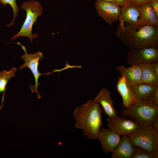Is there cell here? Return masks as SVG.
Returning a JSON list of instances; mask_svg holds the SVG:
<instances>
[{
  "instance_id": "cell-21",
  "label": "cell",
  "mask_w": 158,
  "mask_h": 158,
  "mask_svg": "<svg viewBox=\"0 0 158 158\" xmlns=\"http://www.w3.org/2000/svg\"><path fill=\"white\" fill-rule=\"evenodd\" d=\"M131 158H155L153 154L141 148H137Z\"/></svg>"
},
{
  "instance_id": "cell-17",
  "label": "cell",
  "mask_w": 158,
  "mask_h": 158,
  "mask_svg": "<svg viewBox=\"0 0 158 158\" xmlns=\"http://www.w3.org/2000/svg\"><path fill=\"white\" fill-rule=\"evenodd\" d=\"M157 87L142 83L134 85L131 88L136 101L152 102L153 95Z\"/></svg>"
},
{
  "instance_id": "cell-6",
  "label": "cell",
  "mask_w": 158,
  "mask_h": 158,
  "mask_svg": "<svg viewBox=\"0 0 158 158\" xmlns=\"http://www.w3.org/2000/svg\"><path fill=\"white\" fill-rule=\"evenodd\" d=\"M15 43L20 46L25 52L24 54L21 58V59L25 61V63L23 64L20 66L19 69L22 70L25 67H27L30 70L35 79V84L32 85L30 84L29 87L32 93L35 92L37 93L38 98L40 99L41 98V96L37 90V87L40 85L38 83V80L40 75L44 74L49 75L51 72L42 73H40L39 71V61L40 60H42L43 58L42 53L38 51L37 52L33 54H28L27 52L26 47L24 45L21 44L19 42Z\"/></svg>"
},
{
  "instance_id": "cell-16",
  "label": "cell",
  "mask_w": 158,
  "mask_h": 158,
  "mask_svg": "<svg viewBox=\"0 0 158 158\" xmlns=\"http://www.w3.org/2000/svg\"><path fill=\"white\" fill-rule=\"evenodd\" d=\"M139 12L134 6L126 4L121 7L118 19L119 23H129L128 25H133L138 23Z\"/></svg>"
},
{
  "instance_id": "cell-11",
  "label": "cell",
  "mask_w": 158,
  "mask_h": 158,
  "mask_svg": "<svg viewBox=\"0 0 158 158\" xmlns=\"http://www.w3.org/2000/svg\"><path fill=\"white\" fill-rule=\"evenodd\" d=\"M116 69L121 76L124 77L129 87L142 84L141 81V69L139 65H132L128 67L123 65L118 66Z\"/></svg>"
},
{
  "instance_id": "cell-13",
  "label": "cell",
  "mask_w": 158,
  "mask_h": 158,
  "mask_svg": "<svg viewBox=\"0 0 158 158\" xmlns=\"http://www.w3.org/2000/svg\"><path fill=\"white\" fill-rule=\"evenodd\" d=\"M137 147L133 146L128 135L122 136L120 141L111 152L112 158H131Z\"/></svg>"
},
{
  "instance_id": "cell-15",
  "label": "cell",
  "mask_w": 158,
  "mask_h": 158,
  "mask_svg": "<svg viewBox=\"0 0 158 158\" xmlns=\"http://www.w3.org/2000/svg\"><path fill=\"white\" fill-rule=\"evenodd\" d=\"M116 88L125 108L130 107L135 102L131 87L128 85L124 77L121 76L119 78L116 83Z\"/></svg>"
},
{
  "instance_id": "cell-7",
  "label": "cell",
  "mask_w": 158,
  "mask_h": 158,
  "mask_svg": "<svg viewBox=\"0 0 158 158\" xmlns=\"http://www.w3.org/2000/svg\"><path fill=\"white\" fill-rule=\"evenodd\" d=\"M126 59V63L131 65L158 61V48L150 47L130 49Z\"/></svg>"
},
{
  "instance_id": "cell-9",
  "label": "cell",
  "mask_w": 158,
  "mask_h": 158,
  "mask_svg": "<svg viewBox=\"0 0 158 158\" xmlns=\"http://www.w3.org/2000/svg\"><path fill=\"white\" fill-rule=\"evenodd\" d=\"M95 7L99 16L109 25L118 18L121 7L115 2L97 0Z\"/></svg>"
},
{
  "instance_id": "cell-23",
  "label": "cell",
  "mask_w": 158,
  "mask_h": 158,
  "mask_svg": "<svg viewBox=\"0 0 158 158\" xmlns=\"http://www.w3.org/2000/svg\"><path fill=\"white\" fill-rule=\"evenodd\" d=\"M150 0H130L127 4H129L135 6L149 2Z\"/></svg>"
},
{
  "instance_id": "cell-20",
  "label": "cell",
  "mask_w": 158,
  "mask_h": 158,
  "mask_svg": "<svg viewBox=\"0 0 158 158\" xmlns=\"http://www.w3.org/2000/svg\"><path fill=\"white\" fill-rule=\"evenodd\" d=\"M0 3L4 6H6L7 4H9L12 8L13 17L11 22L7 25V27L12 26L16 17L18 15V12L20 9L18 7L16 3V0H0Z\"/></svg>"
},
{
  "instance_id": "cell-24",
  "label": "cell",
  "mask_w": 158,
  "mask_h": 158,
  "mask_svg": "<svg viewBox=\"0 0 158 158\" xmlns=\"http://www.w3.org/2000/svg\"><path fill=\"white\" fill-rule=\"evenodd\" d=\"M152 102L158 106V87L156 88L153 95Z\"/></svg>"
},
{
  "instance_id": "cell-22",
  "label": "cell",
  "mask_w": 158,
  "mask_h": 158,
  "mask_svg": "<svg viewBox=\"0 0 158 158\" xmlns=\"http://www.w3.org/2000/svg\"><path fill=\"white\" fill-rule=\"evenodd\" d=\"M158 19V0H150L149 2Z\"/></svg>"
},
{
  "instance_id": "cell-14",
  "label": "cell",
  "mask_w": 158,
  "mask_h": 158,
  "mask_svg": "<svg viewBox=\"0 0 158 158\" xmlns=\"http://www.w3.org/2000/svg\"><path fill=\"white\" fill-rule=\"evenodd\" d=\"M135 7L140 13L139 23L158 27V19L149 2Z\"/></svg>"
},
{
  "instance_id": "cell-1",
  "label": "cell",
  "mask_w": 158,
  "mask_h": 158,
  "mask_svg": "<svg viewBox=\"0 0 158 158\" xmlns=\"http://www.w3.org/2000/svg\"><path fill=\"white\" fill-rule=\"evenodd\" d=\"M116 34L129 49L158 48V27L156 26L139 23L127 26L119 23Z\"/></svg>"
},
{
  "instance_id": "cell-27",
  "label": "cell",
  "mask_w": 158,
  "mask_h": 158,
  "mask_svg": "<svg viewBox=\"0 0 158 158\" xmlns=\"http://www.w3.org/2000/svg\"><path fill=\"white\" fill-rule=\"evenodd\" d=\"M156 73L158 74V61L150 63Z\"/></svg>"
},
{
  "instance_id": "cell-10",
  "label": "cell",
  "mask_w": 158,
  "mask_h": 158,
  "mask_svg": "<svg viewBox=\"0 0 158 158\" xmlns=\"http://www.w3.org/2000/svg\"><path fill=\"white\" fill-rule=\"evenodd\" d=\"M97 139L100 143L102 148L105 153L112 152L119 143L120 135L109 128L102 127Z\"/></svg>"
},
{
  "instance_id": "cell-25",
  "label": "cell",
  "mask_w": 158,
  "mask_h": 158,
  "mask_svg": "<svg viewBox=\"0 0 158 158\" xmlns=\"http://www.w3.org/2000/svg\"><path fill=\"white\" fill-rule=\"evenodd\" d=\"M130 0H115L116 3L118 4L121 7L126 5Z\"/></svg>"
},
{
  "instance_id": "cell-3",
  "label": "cell",
  "mask_w": 158,
  "mask_h": 158,
  "mask_svg": "<svg viewBox=\"0 0 158 158\" xmlns=\"http://www.w3.org/2000/svg\"><path fill=\"white\" fill-rule=\"evenodd\" d=\"M121 113L131 118L140 127H148L158 116V106L151 101H136L130 107L122 109Z\"/></svg>"
},
{
  "instance_id": "cell-29",
  "label": "cell",
  "mask_w": 158,
  "mask_h": 158,
  "mask_svg": "<svg viewBox=\"0 0 158 158\" xmlns=\"http://www.w3.org/2000/svg\"></svg>"
},
{
  "instance_id": "cell-12",
  "label": "cell",
  "mask_w": 158,
  "mask_h": 158,
  "mask_svg": "<svg viewBox=\"0 0 158 158\" xmlns=\"http://www.w3.org/2000/svg\"><path fill=\"white\" fill-rule=\"evenodd\" d=\"M93 100L101 105L108 117H113L117 115V112L114 107V102L111 97L110 92L107 89H102Z\"/></svg>"
},
{
  "instance_id": "cell-28",
  "label": "cell",
  "mask_w": 158,
  "mask_h": 158,
  "mask_svg": "<svg viewBox=\"0 0 158 158\" xmlns=\"http://www.w3.org/2000/svg\"><path fill=\"white\" fill-rule=\"evenodd\" d=\"M116 3L115 0H98Z\"/></svg>"
},
{
  "instance_id": "cell-8",
  "label": "cell",
  "mask_w": 158,
  "mask_h": 158,
  "mask_svg": "<svg viewBox=\"0 0 158 158\" xmlns=\"http://www.w3.org/2000/svg\"><path fill=\"white\" fill-rule=\"evenodd\" d=\"M107 125L108 128L120 136L128 135L140 127L133 120L118 115L113 117H108Z\"/></svg>"
},
{
  "instance_id": "cell-2",
  "label": "cell",
  "mask_w": 158,
  "mask_h": 158,
  "mask_svg": "<svg viewBox=\"0 0 158 158\" xmlns=\"http://www.w3.org/2000/svg\"><path fill=\"white\" fill-rule=\"evenodd\" d=\"M103 111L100 105L94 100H89L86 103L76 107L73 112L75 127L82 130L83 135L87 138L97 139L103 125Z\"/></svg>"
},
{
  "instance_id": "cell-5",
  "label": "cell",
  "mask_w": 158,
  "mask_h": 158,
  "mask_svg": "<svg viewBox=\"0 0 158 158\" xmlns=\"http://www.w3.org/2000/svg\"><path fill=\"white\" fill-rule=\"evenodd\" d=\"M132 145L153 154L158 146V132L152 126L140 127L128 135Z\"/></svg>"
},
{
  "instance_id": "cell-19",
  "label": "cell",
  "mask_w": 158,
  "mask_h": 158,
  "mask_svg": "<svg viewBox=\"0 0 158 158\" xmlns=\"http://www.w3.org/2000/svg\"><path fill=\"white\" fill-rule=\"evenodd\" d=\"M17 70L16 67H13L9 71L4 69L0 71V92L2 93V103L0 107V111L3 106L5 94L8 83L11 78L15 76V73Z\"/></svg>"
},
{
  "instance_id": "cell-18",
  "label": "cell",
  "mask_w": 158,
  "mask_h": 158,
  "mask_svg": "<svg viewBox=\"0 0 158 158\" xmlns=\"http://www.w3.org/2000/svg\"><path fill=\"white\" fill-rule=\"evenodd\" d=\"M138 65L141 69L142 83L158 87V74L155 71L150 63H141Z\"/></svg>"
},
{
  "instance_id": "cell-4",
  "label": "cell",
  "mask_w": 158,
  "mask_h": 158,
  "mask_svg": "<svg viewBox=\"0 0 158 158\" xmlns=\"http://www.w3.org/2000/svg\"><path fill=\"white\" fill-rule=\"evenodd\" d=\"M20 7L25 11L26 18L19 31L13 36L11 40H13L19 37H27L32 43L33 39L38 36L37 33H32V26L37 21V17L42 14V7L37 1L31 0L23 3Z\"/></svg>"
},
{
  "instance_id": "cell-26",
  "label": "cell",
  "mask_w": 158,
  "mask_h": 158,
  "mask_svg": "<svg viewBox=\"0 0 158 158\" xmlns=\"http://www.w3.org/2000/svg\"><path fill=\"white\" fill-rule=\"evenodd\" d=\"M151 126L158 132V117L157 116L152 122Z\"/></svg>"
}]
</instances>
